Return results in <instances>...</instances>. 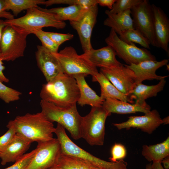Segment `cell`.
I'll list each match as a JSON object with an SVG mask.
<instances>
[{
    "label": "cell",
    "instance_id": "46",
    "mask_svg": "<svg viewBox=\"0 0 169 169\" xmlns=\"http://www.w3.org/2000/svg\"><path fill=\"white\" fill-rule=\"evenodd\" d=\"M48 169H59V168H58V167L54 166L51 168H50Z\"/></svg>",
    "mask_w": 169,
    "mask_h": 169
},
{
    "label": "cell",
    "instance_id": "8",
    "mask_svg": "<svg viewBox=\"0 0 169 169\" xmlns=\"http://www.w3.org/2000/svg\"><path fill=\"white\" fill-rule=\"evenodd\" d=\"M105 41L107 45L114 49L116 55L123 60L127 65L136 64L146 60H156L155 56L147 49L139 48L134 43L125 42L112 29Z\"/></svg>",
    "mask_w": 169,
    "mask_h": 169
},
{
    "label": "cell",
    "instance_id": "11",
    "mask_svg": "<svg viewBox=\"0 0 169 169\" xmlns=\"http://www.w3.org/2000/svg\"><path fill=\"white\" fill-rule=\"evenodd\" d=\"M36 151L25 169H48L54 166L61 152L57 138L38 143Z\"/></svg>",
    "mask_w": 169,
    "mask_h": 169
},
{
    "label": "cell",
    "instance_id": "1",
    "mask_svg": "<svg viewBox=\"0 0 169 169\" xmlns=\"http://www.w3.org/2000/svg\"><path fill=\"white\" fill-rule=\"evenodd\" d=\"M79 95L75 79L63 73L43 84L40 93L42 100L64 108L76 105Z\"/></svg>",
    "mask_w": 169,
    "mask_h": 169
},
{
    "label": "cell",
    "instance_id": "27",
    "mask_svg": "<svg viewBox=\"0 0 169 169\" xmlns=\"http://www.w3.org/2000/svg\"><path fill=\"white\" fill-rule=\"evenodd\" d=\"M54 166L59 169H100L83 159L61 152Z\"/></svg>",
    "mask_w": 169,
    "mask_h": 169
},
{
    "label": "cell",
    "instance_id": "23",
    "mask_svg": "<svg viewBox=\"0 0 169 169\" xmlns=\"http://www.w3.org/2000/svg\"><path fill=\"white\" fill-rule=\"evenodd\" d=\"M92 81L99 84L101 89L100 96L104 100L107 99H113L131 103H134L131 95L120 92L100 72L92 76Z\"/></svg>",
    "mask_w": 169,
    "mask_h": 169
},
{
    "label": "cell",
    "instance_id": "12",
    "mask_svg": "<svg viewBox=\"0 0 169 169\" xmlns=\"http://www.w3.org/2000/svg\"><path fill=\"white\" fill-rule=\"evenodd\" d=\"M98 5L87 8L78 19L69 21L72 27L77 32L84 52L93 48L90 40L92 30L96 22Z\"/></svg>",
    "mask_w": 169,
    "mask_h": 169
},
{
    "label": "cell",
    "instance_id": "33",
    "mask_svg": "<svg viewBox=\"0 0 169 169\" xmlns=\"http://www.w3.org/2000/svg\"><path fill=\"white\" fill-rule=\"evenodd\" d=\"M142 0H116L112 9L109 10L113 14H118L128 10L140 3Z\"/></svg>",
    "mask_w": 169,
    "mask_h": 169
},
{
    "label": "cell",
    "instance_id": "2",
    "mask_svg": "<svg viewBox=\"0 0 169 169\" xmlns=\"http://www.w3.org/2000/svg\"><path fill=\"white\" fill-rule=\"evenodd\" d=\"M7 127L13 129L32 142L38 143L52 139L55 128L41 111L35 114L28 113L18 116L10 120Z\"/></svg>",
    "mask_w": 169,
    "mask_h": 169
},
{
    "label": "cell",
    "instance_id": "6",
    "mask_svg": "<svg viewBox=\"0 0 169 169\" xmlns=\"http://www.w3.org/2000/svg\"><path fill=\"white\" fill-rule=\"evenodd\" d=\"M102 107H91L90 113L82 117L80 130L81 138L91 146L103 145L105 122L111 115Z\"/></svg>",
    "mask_w": 169,
    "mask_h": 169
},
{
    "label": "cell",
    "instance_id": "16",
    "mask_svg": "<svg viewBox=\"0 0 169 169\" xmlns=\"http://www.w3.org/2000/svg\"><path fill=\"white\" fill-rule=\"evenodd\" d=\"M153 15L154 35L157 47L168 51L169 20L166 15L160 7L151 4Z\"/></svg>",
    "mask_w": 169,
    "mask_h": 169
},
{
    "label": "cell",
    "instance_id": "32",
    "mask_svg": "<svg viewBox=\"0 0 169 169\" xmlns=\"http://www.w3.org/2000/svg\"><path fill=\"white\" fill-rule=\"evenodd\" d=\"M22 93L0 81V99L6 103L18 100Z\"/></svg>",
    "mask_w": 169,
    "mask_h": 169
},
{
    "label": "cell",
    "instance_id": "13",
    "mask_svg": "<svg viewBox=\"0 0 169 169\" xmlns=\"http://www.w3.org/2000/svg\"><path fill=\"white\" fill-rule=\"evenodd\" d=\"M100 72L120 92L130 96V93L136 85L135 75L133 71L125 64L100 68Z\"/></svg>",
    "mask_w": 169,
    "mask_h": 169
},
{
    "label": "cell",
    "instance_id": "24",
    "mask_svg": "<svg viewBox=\"0 0 169 169\" xmlns=\"http://www.w3.org/2000/svg\"><path fill=\"white\" fill-rule=\"evenodd\" d=\"M166 83L165 79L160 80L156 84L147 85L141 83L135 85L130 93L132 98L136 100L135 103L143 104L149 98L156 97L157 94L163 90Z\"/></svg>",
    "mask_w": 169,
    "mask_h": 169
},
{
    "label": "cell",
    "instance_id": "44",
    "mask_svg": "<svg viewBox=\"0 0 169 169\" xmlns=\"http://www.w3.org/2000/svg\"><path fill=\"white\" fill-rule=\"evenodd\" d=\"M163 124L164 125L168 124L169 123V116L166 117L162 119Z\"/></svg>",
    "mask_w": 169,
    "mask_h": 169
},
{
    "label": "cell",
    "instance_id": "9",
    "mask_svg": "<svg viewBox=\"0 0 169 169\" xmlns=\"http://www.w3.org/2000/svg\"><path fill=\"white\" fill-rule=\"evenodd\" d=\"M52 54L59 61L64 73L71 76L83 74L93 76L99 73L96 67L78 55L72 46H66L59 52Z\"/></svg>",
    "mask_w": 169,
    "mask_h": 169
},
{
    "label": "cell",
    "instance_id": "45",
    "mask_svg": "<svg viewBox=\"0 0 169 169\" xmlns=\"http://www.w3.org/2000/svg\"><path fill=\"white\" fill-rule=\"evenodd\" d=\"M151 163H149L146 165L145 169H151Z\"/></svg>",
    "mask_w": 169,
    "mask_h": 169
},
{
    "label": "cell",
    "instance_id": "26",
    "mask_svg": "<svg viewBox=\"0 0 169 169\" xmlns=\"http://www.w3.org/2000/svg\"><path fill=\"white\" fill-rule=\"evenodd\" d=\"M37 8L42 11L54 14L58 20L63 22L67 20L70 21L78 19L88 8L78 5L50 9L44 8L39 6Z\"/></svg>",
    "mask_w": 169,
    "mask_h": 169
},
{
    "label": "cell",
    "instance_id": "28",
    "mask_svg": "<svg viewBox=\"0 0 169 169\" xmlns=\"http://www.w3.org/2000/svg\"><path fill=\"white\" fill-rule=\"evenodd\" d=\"M4 10L12 11L14 16H17L25 10L37 7L41 4L44 0H4Z\"/></svg>",
    "mask_w": 169,
    "mask_h": 169
},
{
    "label": "cell",
    "instance_id": "17",
    "mask_svg": "<svg viewBox=\"0 0 169 169\" xmlns=\"http://www.w3.org/2000/svg\"><path fill=\"white\" fill-rule=\"evenodd\" d=\"M80 56L96 68H108L123 64L116 59L114 49L108 45L98 49L93 48Z\"/></svg>",
    "mask_w": 169,
    "mask_h": 169
},
{
    "label": "cell",
    "instance_id": "42",
    "mask_svg": "<svg viewBox=\"0 0 169 169\" xmlns=\"http://www.w3.org/2000/svg\"><path fill=\"white\" fill-rule=\"evenodd\" d=\"M151 169H164L161 165V162H153L151 164Z\"/></svg>",
    "mask_w": 169,
    "mask_h": 169
},
{
    "label": "cell",
    "instance_id": "30",
    "mask_svg": "<svg viewBox=\"0 0 169 169\" xmlns=\"http://www.w3.org/2000/svg\"><path fill=\"white\" fill-rule=\"evenodd\" d=\"M31 33L35 34L40 40L42 46L52 53H56L60 46L54 42L42 29L34 30Z\"/></svg>",
    "mask_w": 169,
    "mask_h": 169
},
{
    "label": "cell",
    "instance_id": "36",
    "mask_svg": "<svg viewBox=\"0 0 169 169\" xmlns=\"http://www.w3.org/2000/svg\"><path fill=\"white\" fill-rule=\"evenodd\" d=\"M8 131L0 136V153L3 151L9 145L16 133L12 128H9Z\"/></svg>",
    "mask_w": 169,
    "mask_h": 169
},
{
    "label": "cell",
    "instance_id": "31",
    "mask_svg": "<svg viewBox=\"0 0 169 169\" xmlns=\"http://www.w3.org/2000/svg\"><path fill=\"white\" fill-rule=\"evenodd\" d=\"M57 4H65L69 5H78L86 8H89L97 4L96 0H44L41 4L45 5L46 7Z\"/></svg>",
    "mask_w": 169,
    "mask_h": 169
},
{
    "label": "cell",
    "instance_id": "18",
    "mask_svg": "<svg viewBox=\"0 0 169 169\" xmlns=\"http://www.w3.org/2000/svg\"><path fill=\"white\" fill-rule=\"evenodd\" d=\"M37 48L35 52L37 64L47 82L63 73L59 61L51 53L42 45H38Z\"/></svg>",
    "mask_w": 169,
    "mask_h": 169
},
{
    "label": "cell",
    "instance_id": "3",
    "mask_svg": "<svg viewBox=\"0 0 169 169\" xmlns=\"http://www.w3.org/2000/svg\"><path fill=\"white\" fill-rule=\"evenodd\" d=\"M41 112L50 122H56L67 130L75 140L81 138L80 127L82 117L76 105L64 108L41 100Z\"/></svg>",
    "mask_w": 169,
    "mask_h": 169
},
{
    "label": "cell",
    "instance_id": "22",
    "mask_svg": "<svg viewBox=\"0 0 169 169\" xmlns=\"http://www.w3.org/2000/svg\"><path fill=\"white\" fill-rule=\"evenodd\" d=\"M131 13V9H128L120 13L113 14L106 10L105 13L107 17L103 24L111 28L118 35L124 31L134 29Z\"/></svg>",
    "mask_w": 169,
    "mask_h": 169
},
{
    "label": "cell",
    "instance_id": "5",
    "mask_svg": "<svg viewBox=\"0 0 169 169\" xmlns=\"http://www.w3.org/2000/svg\"><path fill=\"white\" fill-rule=\"evenodd\" d=\"M54 133L60 143L61 152L63 153L81 158L100 169H128L127 163L123 159L116 162L106 161L95 156L79 147L70 139L65 129L58 123Z\"/></svg>",
    "mask_w": 169,
    "mask_h": 169
},
{
    "label": "cell",
    "instance_id": "43",
    "mask_svg": "<svg viewBox=\"0 0 169 169\" xmlns=\"http://www.w3.org/2000/svg\"><path fill=\"white\" fill-rule=\"evenodd\" d=\"M5 25L6 24L4 23V20L0 18V42L2 37V30Z\"/></svg>",
    "mask_w": 169,
    "mask_h": 169
},
{
    "label": "cell",
    "instance_id": "7",
    "mask_svg": "<svg viewBox=\"0 0 169 169\" xmlns=\"http://www.w3.org/2000/svg\"><path fill=\"white\" fill-rule=\"evenodd\" d=\"M6 24L20 27L31 32L42 29L45 27H53L58 29H63L66 26L64 22L58 20L53 14L41 10L37 7L27 10L26 14L17 18L4 20Z\"/></svg>",
    "mask_w": 169,
    "mask_h": 169
},
{
    "label": "cell",
    "instance_id": "38",
    "mask_svg": "<svg viewBox=\"0 0 169 169\" xmlns=\"http://www.w3.org/2000/svg\"><path fill=\"white\" fill-rule=\"evenodd\" d=\"M4 5L5 0H0V18H5L7 20H10L14 18L13 14L4 10Z\"/></svg>",
    "mask_w": 169,
    "mask_h": 169
},
{
    "label": "cell",
    "instance_id": "40",
    "mask_svg": "<svg viewBox=\"0 0 169 169\" xmlns=\"http://www.w3.org/2000/svg\"><path fill=\"white\" fill-rule=\"evenodd\" d=\"M3 61L0 58V81L2 83H8L9 82V79L5 76L3 72L5 67L3 65Z\"/></svg>",
    "mask_w": 169,
    "mask_h": 169
},
{
    "label": "cell",
    "instance_id": "20",
    "mask_svg": "<svg viewBox=\"0 0 169 169\" xmlns=\"http://www.w3.org/2000/svg\"><path fill=\"white\" fill-rule=\"evenodd\" d=\"M103 107L108 113L121 114L135 113L137 112L147 113L151 111L150 106L146 103L143 104L124 102L113 99H107L104 102Z\"/></svg>",
    "mask_w": 169,
    "mask_h": 169
},
{
    "label": "cell",
    "instance_id": "10",
    "mask_svg": "<svg viewBox=\"0 0 169 169\" xmlns=\"http://www.w3.org/2000/svg\"><path fill=\"white\" fill-rule=\"evenodd\" d=\"M131 10L134 28L139 31L149 41L151 45L157 47L154 30L153 13L149 1L143 0Z\"/></svg>",
    "mask_w": 169,
    "mask_h": 169
},
{
    "label": "cell",
    "instance_id": "34",
    "mask_svg": "<svg viewBox=\"0 0 169 169\" xmlns=\"http://www.w3.org/2000/svg\"><path fill=\"white\" fill-rule=\"evenodd\" d=\"M36 151L35 149L29 153L24 154L11 166L3 169H25L29 164Z\"/></svg>",
    "mask_w": 169,
    "mask_h": 169
},
{
    "label": "cell",
    "instance_id": "21",
    "mask_svg": "<svg viewBox=\"0 0 169 169\" xmlns=\"http://www.w3.org/2000/svg\"><path fill=\"white\" fill-rule=\"evenodd\" d=\"M87 75L80 74L72 76L75 79L79 91L78 104L81 106L89 105L91 107L102 106L105 100L98 96L88 85L85 77Z\"/></svg>",
    "mask_w": 169,
    "mask_h": 169
},
{
    "label": "cell",
    "instance_id": "19",
    "mask_svg": "<svg viewBox=\"0 0 169 169\" xmlns=\"http://www.w3.org/2000/svg\"><path fill=\"white\" fill-rule=\"evenodd\" d=\"M32 143L21 135L16 133L9 145L0 153L1 164L5 165L8 163L16 161L25 154Z\"/></svg>",
    "mask_w": 169,
    "mask_h": 169
},
{
    "label": "cell",
    "instance_id": "25",
    "mask_svg": "<svg viewBox=\"0 0 169 169\" xmlns=\"http://www.w3.org/2000/svg\"><path fill=\"white\" fill-rule=\"evenodd\" d=\"M142 155L148 161H160L169 156V137L163 141L153 145L142 146Z\"/></svg>",
    "mask_w": 169,
    "mask_h": 169
},
{
    "label": "cell",
    "instance_id": "15",
    "mask_svg": "<svg viewBox=\"0 0 169 169\" xmlns=\"http://www.w3.org/2000/svg\"><path fill=\"white\" fill-rule=\"evenodd\" d=\"M168 59H165L160 61L146 60L137 64L125 65L132 70L135 75L136 85L142 83L145 80H160L168 76L158 75L156 71L159 68L167 64Z\"/></svg>",
    "mask_w": 169,
    "mask_h": 169
},
{
    "label": "cell",
    "instance_id": "4",
    "mask_svg": "<svg viewBox=\"0 0 169 169\" xmlns=\"http://www.w3.org/2000/svg\"><path fill=\"white\" fill-rule=\"evenodd\" d=\"M31 32L19 27L6 24L0 42V58L3 61H13L24 56L27 38Z\"/></svg>",
    "mask_w": 169,
    "mask_h": 169
},
{
    "label": "cell",
    "instance_id": "35",
    "mask_svg": "<svg viewBox=\"0 0 169 169\" xmlns=\"http://www.w3.org/2000/svg\"><path fill=\"white\" fill-rule=\"evenodd\" d=\"M126 154V150L124 146L120 143H115L111 148V156L109 159L111 162H116L124 159Z\"/></svg>",
    "mask_w": 169,
    "mask_h": 169
},
{
    "label": "cell",
    "instance_id": "29",
    "mask_svg": "<svg viewBox=\"0 0 169 169\" xmlns=\"http://www.w3.org/2000/svg\"><path fill=\"white\" fill-rule=\"evenodd\" d=\"M119 35L120 39L127 44L136 43L140 44L144 48L151 49L149 41L137 29L125 30L121 32Z\"/></svg>",
    "mask_w": 169,
    "mask_h": 169
},
{
    "label": "cell",
    "instance_id": "41",
    "mask_svg": "<svg viewBox=\"0 0 169 169\" xmlns=\"http://www.w3.org/2000/svg\"><path fill=\"white\" fill-rule=\"evenodd\" d=\"M164 169H169V156L164 158L161 161Z\"/></svg>",
    "mask_w": 169,
    "mask_h": 169
},
{
    "label": "cell",
    "instance_id": "39",
    "mask_svg": "<svg viewBox=\"0 0 169 169\" xmlns=\"http://www.w3.org/2000/svg\"><path fill=\"white\" fill-rule=\"evenodd\" d=\"M116 0H96L97 3L100 6L107 7L111 10Z\"/></svg>",
    "mask_w": 169,
    "mask_h": 169
},
{
    "label": "cell",
    "instance_id": "37",
    "mask_svg": "<svg viewBox=\"0 0 169 169\" xmlns=\"http://www.w3.org/2000/svg\"><path fill=\"white\" fill-rule=\"evenodd\" d=\"M45 33L55 43L60 45L64 42L72 39V34H64L53 32L45 31Z\"/></svg>",
    "mask_w": 169,
    "mask_h": 169
},
{
    "label": "cell",
    "instance_id": "14",
    "mask_svg": "<svg viewBox=\"0 0 169 169\" xmlns=\"http://www.w3.org/2000/svg\"><path fill=\"white\" fill-rule=\"evenodd\" d=\"M128 118V119L125 122L112 125L119 130L136 128L150 134L163 124L162 119L156 109L151 110L143 116H131Z\"/></svg>",
    "mask_w": 169,
    "mask_h": 169
}]
</instances>
